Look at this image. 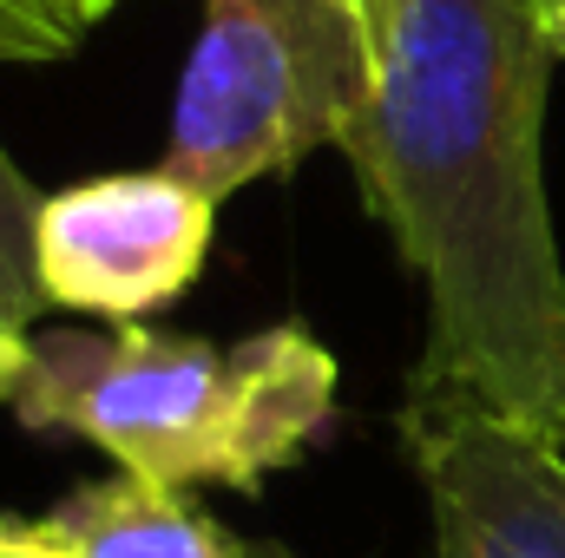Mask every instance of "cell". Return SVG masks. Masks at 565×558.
I'll return each instance as SVG.
<instances>
[{
    "mask_svg": "<svg viewBox=\"0 0 565 558\" xmlns=\"http://www.w3.org/2000/svg\"><path fill=\"white\" fill-rule=\"evenodd\" d=\"M375 86L349 164L427 289L415 382L565 447V264L540 126L553 53L526 0H369Z\"/></svg>",
    "mask_w": 565,
    "mask_h": 558,
    "instance_id": "6da1fadb",
    "label": "cell"
},
{
    "mask_svg": "<svg viewBox=\"0 0 565 558\" xmlns=\"http://www.w3.org/2000/svg\"><path fill=\"white\" fill-rule=\"evenodd\" d=\"M402 447L434 513V558H565V447L500 408L408 382Z\"/></svg>",
    "mask_w": 565,
    "mask_h": 558,
    "instance_id": "5b68a950",
    "label": "cell"
},
{
    "mask_svg": "<svg viewBox=\"0 0 565 558\" xmlns=\"http://www.w3.org/2000/svg\"><path fill=\"white\" fill-rule=\"evenodd\" d=\"M217 204L178 171H113L40 197L33 277L46 309L145 322L178 302L211 257Z\"/></svg>",
    "mask_w": 565,
    "mask_h": 558,
    "instance_id": "277c9868",
    "label": "cell"
},
{
    "mask_svg": "<svg viewBox=\"0 0 565 558\" xmlns=\"http://www.w3.org/2000/svg\"><path fill=\"white\" fill-rule=\"evenodd\" d=\"M33 217H40V191L20 178V164L0 144V401L46 315V296L33 277Z\"/></svg>",
    "mask_w": 565,
    "mask_h": 558,
    "instance_id": "52a82bcc",
    "label": "cell"
},
{
    "mask_svg": "<svg viewBox=\"0 0 565 558\" xmlns=\"http://www.w3.org/2000/svg\"><path fill=\"white\" fill-rule=\"evenodd\" d=\"M0 558H60V552H46L20 519H0Z\"/></svg>",
    "mask_w": 565,
    "mask_h": 558,
    "instance_id": "30bf717a",
    "label": "cell"
},
{
    "mask_svg": "<svg viewBox=\"0 0 565 558\" xmlns=\"http://www.w3.org/2000/svg\"><path fill=\"white\" fill-rule=\"evenodd\" d=\"M7 408L20 427L93 440L145 486L257 493L329 427L335 355L302 322H270L237 342L151 322L40 329Z\"/></svg>",
    "mask_w": 565,
    "mask_h": 558,
    "instance_id": "7a4b0ae2",
    "label": "cell"
},
{
    "mask_svg": "<svg viewBox=\"0 0 565 558\" xmlns=\"http://www.w3.org/2000/svg\"><path fill=\"white\" fill-rule=\"evenodd\" d=\"M526 7H533V26H540L546 53L565 60V0H526Z\"/></svg>",
    "mask_w": 565,
    "mask_h": 558,
    "instance_id": "9c48e42d",
    "label": "cell"
},
{
    "mask_svg": "<svg viewBox=\"0 0 565 558\" xmlns=\"http://www.w3.org/2000/svg\"><path fill=\"white\" fill-rule=\"evenodd\" d=\"M375 86L369 0H204L164 171L224 204L349 139Z\"/></svg>",
    "mask_w": 565,
    "mask_h": 558,
    "instance_id": "3957f363",
    "label": "cell"
},
{
    "mask_svg": "<svg viewBox=\"0 0 565 558\" xmlns=\"http://www.w3.org/2000/svg\"><path fill=\"white\" fill-rule=\"evenodd\" d=\"M86 33L73 0H0V60H60Z\"/></svg>",
    "mask_w": 565,
    "mask_h": 558,
    "instance_id": "ba28073f",
    "label": "cell"
},
{
    "mask_svg": "<svg viewBox=\"0 0 565 558\" xmlns=\"http://www.w3.org/2000/svg\"><path fill=\"white\" fill-rule=\"evenodd\" d=\"M20 526L60 558H250L184 493L145 486L132 473L79 486L53 513H33Z\"/></svg>",
    "mask_w": 565,
    "mask_h": 558,
    "instance_id": "8992f818",
    "label": "cell"
},
{
    "mask_svg": "<svg viewBox=\"0 0 565 558\" xmlns=\"http://www.w3.org/2000/svg\"><path fill=\"white\" fill-rule=\"evenodd\" d=\"M73 7H79V20H86V26H93V20H106V13H113V7H119V0H73Z\"/></svg>",
    "mask_w": 565,
    "mask_h": 558,
    "instance_id": "8fae6325",
    "label": "cell"
}]
</instances>
